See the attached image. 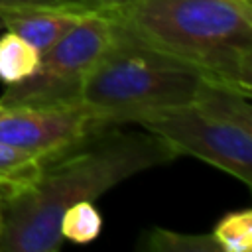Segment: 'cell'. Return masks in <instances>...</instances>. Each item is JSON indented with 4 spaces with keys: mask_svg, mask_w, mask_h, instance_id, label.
Masks as SVG:
<instances>
[{
    "mask_svg": "<svg viewBox=\"0 0 252 252\" xmlns=\"http://www.w3.org/2000/svg\"><path fill=\"white\" fill-rule=\"evenodd\" d=\"M134 124L161 138L177 156H193L252 185L250 94L209 81L193 102L144 114Z\"/></svg>",
    "mask_w": 252,
    "mask_h": 252,
    "instance_id": "obj_4",
    "label": "cell"
},
{
    "mask_svg": "<svg viewBox=\"0 0 252 252\" xmlns=\"http://www.w3.org/2000/svg\"><path fill=\"white\" fill-rule=\"evenodd\" d=\"M102 228V217L93 201H79L69 205L59 220V234L63 240L75 244L93 242Z\"/></svg>",
    "mask_w": 252,
    "mask_h": 252,
    "instance_id": "obj_10",
    "label": "cell"
},
{
    "mask_svg": "<svg viewBox=\"0 0 252 252\" xmlns=\"http://www.w3.org/2000/svg\"><path fill=\"white\" fill-rule=\"evenodd\" d=\"M47 154L0 144V197L33 181Z\"/></svg>",
    "mask_w": 252,
    "mask_h": 252,
    "instance_id": "obj_9",
    "label": "cell"
},
{
    "mask_svg": "<svg viewBox=\"0 0 252 252\" xmlns=\"http://www.w3.org/2000/svg\"><path fill=\"white\" fill-rule=\"evenodd\" d=\"M96 2L102 8V14H108V12L116 10V8H120L122 4H126L128 0H96Z\"/></svg>",
    "mask_w": 252,
    "mask_h": 252,
    "instance_id": "obj_14",
    "label": "cell"
},
{
    "mask_svg": "<svg viewBox=\"0 0 252 252\" xmlns=\"http://www.w3.org/2000/svg\"><path fill=\"white\" fill-rule=\"evenodd\" d=\"M26 8H71L81 12H102L96 0H0V14Z\"/></svg>",
    "mask_w": 252,
    "mask_h": 252,
    "instance_id": "obj_13",
    "label": "cell"
},
{
    "mask_svg": "<svg viewBox=\"0 0 252 252\" xmlns=\"http://www.w3.org/2000/svg\"><path fill=\"white\" fill-rule=\"evenodd\" d=\"M209 81L215 79L114 22L112 41L91 69L81 104L106 124H134L144 114L193 102Z\"/></svg>",
    "mask_w": 252,
    "mask_h": 252,
    "instance_id": "obj_3",
    "label": "cell"
},
{
    "mask_svg": "<svg viewBox=\"0 0 252 252\" xmlns=\"http://www.w3.org/2000/svg\"><path fill=\"white\" fill-rule=\"evenodd\" d=\"M41 53L20 35L6 32L0 35V81L16 85L32 77L39 67Z\"/></svg>",
    "mask_w": 252,
    "mask_h": 252,
    "instance_id": "obj_8",
    "label": "cell"
},
{
    "mask_svg": "<svg viewBox=\"0 0 252 252\" xmlns=\"http://www.w3.org/2000/svg\"><path fill=\"white\" fill-rule=\"evenodd\" d=\"M106 16L211 79L252 93L250 0H128Z\"/></svg>",
    "mask_w": 252,
    "mask_h": 252,
    "instance_id": "obj_2",
    "label": "cell"
},
{
    "mask_svg": "<svg viewBox=\"0 0 252 252\" xmlns=\"http://www.w3.org/2000/svg\"><path fill=\"white\" fill-rule=\"evenodd\" d=\"M87 14L91 12L71 8H26L0 14V26L26 39L39 53H45Z\"/></svg>",
    "mask_w": 252,
    "mask_h": 252,
    "instance_id": "obj_7",
    "label": "cell"
},
{
    "mask_svg": "<svg viewBox=\"0 0 252 252\" xmlns=\"http://www.w3.org/2000/svg\"><path fill=\"white\" fill-rule=\"evenodd\" d=\"M220 252H248L252 248V211H232L219 219L211 232Z\"/></svg>",
    "mask_w": 252,
    "mask_h": 252,
    "instance_id": "obj_12",
    "label": "cell"
},
{
    "mask_svg": "<svg viewBox=\"0 0 252 252\" xmlns=\"http://www.w3.org/2000/svg\"><path fill=\"white\" fill-rule=\"evenodd\" d=\"M140 246L150 252H220L211 234H185L161 226L146 232Z\"/></svg>",
    "mask_w": 252,
    "mask_h": 252,
    "instance_id": "obj_11",
    "label": "cell"
},
{
    "mask_svg": "<svg viewBox=\"0 0 252 252\" xmlns=\"http://www.w3.org/2000/svg\"><path fill=\"white\" fill-rule=\"evenodd\" d=\"M104 124L83 104L53 108L0 106V144L51 154Z\"/></svg>",
    "mask_w": 252,
    "mask_h": 252,
    "instance_id": "obj_6",
    "label": "cell"
},
{
    "mask_svg": "<svg viewBox=\"0 0 252 252\" xmlns=\"http://www.w3.org/2000/svg\"><path fill=\"white\" fill-rule=\"evenodd\" d=\"M114 22L102 12L83 16L53 47L41 53L37 71L8 85L0 94V106H75L81 104L85 81L112 41Z\"/></svg>",
    "mask_w": 252,
    "mask_h": 252,
    "instance_id": "obj_5",
    "label": "cell"
},
{
    "mask_svg": "<svg viewBox=\"0 0 252 252\" xmlns=\"http://www.w3.org/2000/svg\"><path fill=\"white\" fill-rule=\"evenodd\" d=\"M124 126H98L47 154L32 183L0 197V252H57L69 205L94 201L124 179L179 158L156 134Z\"/></svg>",
    "mask_w": 252,
    "mask_h": 252,
    "instance_id": "obj_1",
    "label": "cell"
}]
</instances>
